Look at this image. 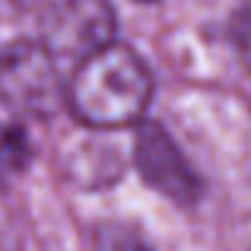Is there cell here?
<instances>
[{
  "instance_id": "obj_3",
  "label": "cell",
  "mask_w": 251,
  "mask_h": 251,
  "mask_svg": "<svg viewBox=\"0 0 251 251\" xmlns=\"http://www.w3.org/2000/svg\"><path fill=\"white\" fill-rule=\"evenodd\" d=\"M133 165L143 182L165 200L180 207H192L200 202L202 180L160 123H136Z\"/></svg>"
},
{
  "instance_id": "obj_6",
  "label": "cell",
  "mask_w": 251,
  "mask_h": 251,
  "mask_svg": "<svg viewBox=\"0 0 251 251\" xmlns=\"http://www.w3.org/2000/svg\"><path fill=\"white\" fill-rule=\"evenodd\" d=\"M96 251H153L148 249L141 239H136L133 234L123 231L118 226H103L96 234Z\"/></svg>"
},
{
  "instance_id": "obj_2",
  "label": "cell",
  "mask_w": 251,
  "mask_h": 251,
  "mask_svg": "<svg viewBox=\"0 0 251 251\" xmlns=\"http://www.w3.org/2000/svg\"><path fill=\"white\" fill-rule=\"evenodd\" d=\"M59 62L45 42L15 40L0 47V103L32 118H52L64 106Z\"/></svg>"
},
{
  "instance_id": "obj_7",
  "label": "cell",
  "mask_w": 251,
  "mask_h": 251,
  "mask_svg": "<svg viewBox=\"0 0 251 251\" xmlns=\"http://www.w3.org/2000/svg\"><path fill=\"white\" fill-rule=\"evenodd\" d=\"M141 3H151V0H141Z\"/></svg>"
},
{
  "instance_id": "obj_4",
  "label": "cell",
  "mask_w": 251,
  "mask_h": 251,
  "mask_svg": "<svg viewBox=\"0 0 251 251\" xmlns=\"http://www.w3.org/2000/svg\"><path fill=\"white\" fill-rule=\"evenodd\" d=\"M42 42L57 62L79 64L116 42V13L108 0H62L45 23Z\"/></svg>"
},
{
  "instance_id": "obj_1",
  "label": "cell",
  "mask_w": 251,
  "mask_h": 251,
  "mask_svg": "<svg viewBox=\"0 0 251 251\" xmlns=\"http://www.w3.org/2000/svg\"><path fill=\"white\" fill-rule=\"evenodd\" d=\"M153 99V74L131 47L111 42L81 59L64 84V106L96 131L141 123Z\"/></svg>"
},
{
  "instance_id": "obj_5",
  "label": "cell",
  "mask_w": 251,
  "mask_h": 251,
  "mask_svg": "<svg viewBox=\"0 0 251 251\" xmlns=\"http://www.w3.org/2000/svg\"><path fill=\"white\" fill-rule=\"evenodd\" d=\"M30 158H32V148L23 126L0 123V177L25 170Z\"/></svg>"
}]
</instances>
